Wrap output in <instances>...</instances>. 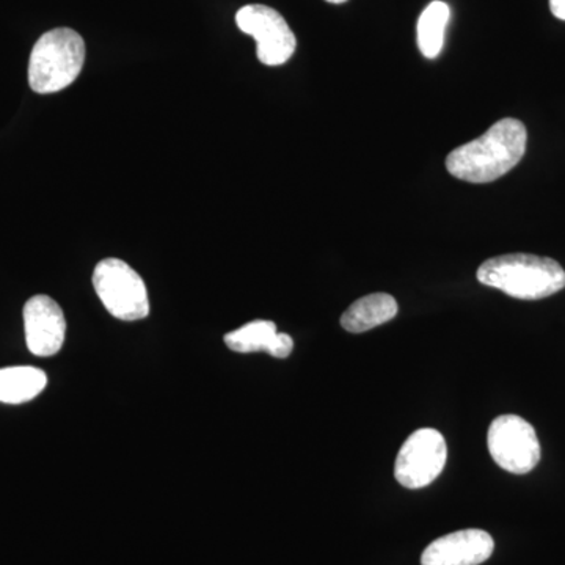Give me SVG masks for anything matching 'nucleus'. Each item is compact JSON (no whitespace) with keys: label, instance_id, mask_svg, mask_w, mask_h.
I'll return each mask as SVG.
<instances>
[{"label":"nucleus","instance_id":"nucleus-1","mask_svg":"<svg viewBox=\"0 0 565 565\" xmlns=\"http://www.w3.org/2000/svg\"><path fill=\"white\" fill-rule=\"evenodd\" d=\"M527 131L522 121L503 118L478 139L449 152L446 169L473 184L497 181L519 166L526 152Z\"/></svg>","mask_w":565,"mask_h":565},{"label":"nucleus","instance_id":"nucleus-2","mask_svg":"<svg viewBox=\"0 0 565 565\" xmlns=\"http://www.w3.org/2000/svg\"><path fill=\"white\" fill-rule=\"evenodd\" d=\"M478 280L514 299L541 300L563 291L565 270L555 259L512 253L482 263Z\"/></svg>","mask_w":565,"mask_h":565},{"label":"nucleus","instance_id":"nucleus-3","mask_svg":"<svg viewBox=\"0 0 565 565\" xmlns=\"http://www.w3.org/2000/svg\"><path fill=\"white\" fill-rule=\"evenodd\" d=\"M85 62L84 39L73 29H54L41 35L29 61V85L40 95L65 90L79 77Z\"/></svg>","mask_w":565,"mask_h":565},{"label":"nucleus","instance_id":"nucleus-4","mask_svg":"<svg viewBox=\"0 0 565 565\" xmlns=\"http://www.w3.org/2000/svg\"><path fill=\"white\" fill-rule=\"evenodd\" d=\"M93 288L106 310L120 321L134 322L150 315L147 286L128 263L103 259L93 273Z\"/></svg>","mask_w":565,"mask_h":565},{"label":"nucleus","instance_id":"nucleus-5","mask_svg":"<svg viewBox=\"0 0 565 565\" xmlns=\"http://www.w3.org/2000/svg\"><path fill=\"white\" fill-rule=\"evenodd\" d=\"M487 445L498 467L512 475H527L541 462V441L534 427L516 415L498 416L490 424Z\"/></svg>","mask_w":565,"mask_h":565},{"label":"nucleus","instance_id":"nucleus-6","mask_svg":"<svg viewBox=\"0 0 565 565\" xmlns=\"http://www.w3.org/2000/svg\"><path fill=\"white\" fill-rule=\"evenodd\" d=\"M236 24L256 41V55L263 65H285L296 52V35L285 18L267 6H245L236 13Z\"/></svg>","mask_w":565,"mask_h":565},{"label":"nucleus","instance_id":"nucleus-7","mask_svg":"<svg viewBox=\"0 0 565 565\" xmlns=\"http://www.w3.org/2000/svg\"><path fill=\"white\" fill-rule=\"evenodd\" d=\"M446 457L448 448L444 435L424 427L412 434L401 448L394 465V478L405 489H423L441 475Z\"/></svg>","mask_w":565,"mask_h":565},{"label":"nucleus","instance_id":"nucleus-8","mask_svg":"<svg viewBox=\"0 0 565 565\" xmlns=\"http://www.w3.org/2000/svg\"><path fill=\"white\" fill-rule=\"evenodd\" d=\"M25 343L36 356L55 355L63 348L66 334L65 315L61 305L47 296H35L24 307Z\"/></svg>","mask_w":565,"mask_h":565},{"label":"nucleus","instance_id":"nucleus-9","mask_svg":"<svg viewBox=\"0 0 565 565\" xmlns=\"http://www.w3.org/2000/svg\"><path fill=\"white\" fill-rule=\"evenodd\" d=\"M493 550L492 535L486 531H457L427 546L422 565H479L492 556Z\"/></svg>","mask_w":565,"mask_h":565},{"label":"nucleus","instance_id":"nucleus-10","mask_svg":"<svg viewBox=\"0 0 565 565\" xmlns=\"http://www.w3.org/2000/svg\"><path fill=\"white\" fill-rule=\"evenodd\" d=\"M225 344L234 352L250 353L266 351L275 359H288L294 349L289 334L280 333L270 321H253L225 334Z\"/></svg>","mask_w":565,"mask_h":565},{"label":"nucleus","instance_id":"nucleus-11","mask_svg":"<svg viewBox=\"0 0 565 565\" xmlns=\"http://www.w3.org/2000/svg\"><path fill=\"white\" fill-rule=\"evenodd\" d=\"M397 302L390 294L379 292L353 302L341 316V326L351 333H363L396 318Z\"/></svg>","mask_w":565,"mask_h":565},{"label":"nucleus","instance_id":"nucleus-12","mask_svg":"<svg viewBox=\"0 0 565 565\" xmlns=\"http://www.w3.org/2000/svg\"><path fill=\"white\" fill-rule=\"evenodd\" d=\"M46 385L47 375L39 367H3L0 370V403H28L35 399Z\"/></svg>","mask_w":565,"mask_h":565},{"label":"nucleus","instance_id":"nucleus-13","mask_svg":"<svg viewBox=\"0 0 565 565\" xmlns=\"http://www.w3.org/2000/svg\"><path fill=\"white\" fill-rule=\"evenodd\" d=\"M451 18L448 3L434 0L424 9L416 28L418 47L426 58H437L444 50L445 31Z\"/></svg>","mask_w":565,"mask_h":565},{"label":"nucleus","instance_id":"nucleus-14","mask_svg":"<svg viewBox=\"0 0 565 565\" xmlns=\"http://www.w3.org/2000/svg\"><path fill=\"white\" fill-rule=\"evenodd\" d=\"M550 9L557 20L565 21V0H550Z\"/></svg>","mask_w":565,"mask_h":565},{"label":"nucleus","instance_id":"nucleus-15","mask_svg":"<svg viewBox=\"0 0 565 565\" xmlns=\"http://www.w3.org/2000/svg\"><path fill=\"white\" fill-rule=\"evenodd\" d=\"M326 2L334 3V6H340V3H345L348 0H326Z\"/></svg>","mask_w":565,"mask_h":565}]
</instances>
